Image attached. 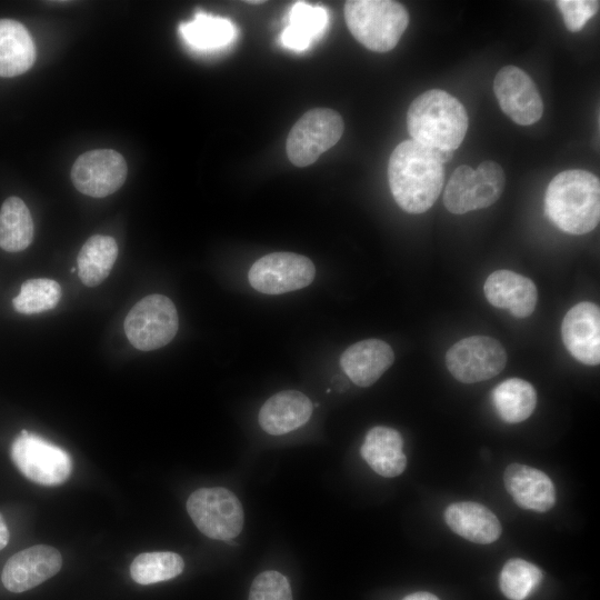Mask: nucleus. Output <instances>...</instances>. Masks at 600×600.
<instances>
[{"mask_svg":"<svg viewBox=\"0 0 600 600\" xmlns=\"http://www.w3.org/2000/svg\"><path fill=\"white\" fill-rule=\"evenodd\" d=\"M444 169L437 149L414 140L398 144L389 158L388 179L398 206L409 213L429 210L443 187Z\"/></svg>","mask_w":600,"mask_h":600,"instance_id":"nucleus-1","label":"nucleus"},{"mask_svg":"<svg viewBox=\"0 0 600 600\" xmlns=\"http://www.w3.org/2000/svg\"><path fill=\"white\" fill-rule=\"evenodd\" d=\"M544 213L560 230L571 234L592 231L600 219V182L586 170H567L549 183Z\"/></svg>","mask_w":600,"mask_h":600,"instance_id":"nucleus-2","label":"nucleus"},{"mask_svg":"<svg viewBox=\"0 0 600 600\" xmlns=\"http://www.w3.org/2000/svg\"><path fill=\"white\" fill-rule=\"evenodd\" d=\"M468 124L462 103L439 89L418 96L407 113V127L412 140L431 149L454 151L462 143Z\"/></svg>","mask_w":600,"mask_h":600,"instance_id":"nucleus-3","label":"nucleus"},{"mask_svg":"<svg viewBox=\"0 0 600 600\" xmlns=\"http://www.w3.org/2000/svg\"><path fill=\"white\" fill-rule=\"evenodd\" d=\"M344 19L356 40L376 52L392 50L409 24L406 8L391 0H349Z\"/></svg>","mask_w":600,"mask_h":600,"instance_id":"nucleus-4","label":"nucleus"},{"mask_svg":"<svg viewBox=\"0 0 600 600\" xmlns=\"http://www.w3.org/2000/svg\"><path fill=\"white\" fill-rule=\"evenodd\" d=\"M187 511L200 532L214 540L229 541L243 528L241 502L222 487L193 491L187 500Z\"/></svg>","mask_w":600,"mask_h":600,"instance_id":"nucleus-5","label":"nucleus"},{"mask_svg":"<svg viewBox=\"0 0 600 600\" xmlns=\"http://www.w3.org/2000/svg\"><path fill=\"white\" fill-rule=\"evenodd\" d=\"M178 327L176 306L162 294L142 298L124 319L128 340L141 351H151L168 344L174 338Z\"/></svg>","mask_w":600,"mask_h":600,"instance_id":"nucleus-6","label":"nucleus"},{"mask_svg":"<svg viewBox=\"0 0 600 600\" xmlns=\"http://www.w3.org/2000/svg\"><path fill=\"white\" fill-rule=\"evenodd\" d=\"M10 454L18 470L41 486L61 484L72 471V460L67 451L27 430L13 440Z\"/></svg>","mask_w":600,"mask_h":600,"instance_id":"nucleus-7","label":"nucleus"},{"mask_svg":"<svg viewBox=\"0 0 600 600\" xmlns=\"http://www.w3.org/2000/svg\"><path fill=\"white\" fill-rule=\"evenodd\" d=\"M343 129L341 116L332 109L307 111L288 134L286 150L289 160L300 168L312 164L339 141Z\"/></svg>","mask_w":600,"mask_h":600,"instance_id":"nucleus-8","label":"nucleus"},{"mask_svg":"<svg viewBox=\"0 0 600 600\" xmlns=\"http://www.w3.org/2000/svg\"><path fill=\"white\" fill-rule=\"evenodd\" d=\"M507 363L502 344L488 336H471L456 342L446 353V364L458 381L474 383L499 374Z\"/></svg>","mask_w":600,"mask_h":600,"instance_id":"nucleus-9","label":"nucleus"},{"mask_svg":"<svg viewBox=\"0 0 600 600\" xmlns=\"http://www.w3.org/2000/svg\"><path fill=\"white\" fill-rule=\"evenodd\" d=\"M316 276L312 261L293 252H273L258 259L248 272L253 289L264 294H282L309 286Z\"/></svg>","mask_w":600,"mask_h":600,"instance_id":"nucleus-10","label":"nucleus"},{"mask_svg":"<svg viewBox=\"0 0 600 600\" xmlns=\"http://www.w3.org/2000/svg\"><path fill=\"white\" fill-rule=\"evenodd\" d=\"M127 173V162L119 152L94 149L78 157L71 169V180L81 193L103 198L123 184Z\"/></svg>","mask_w":600,"mask_h":600,"instance_id":"nucleus-11","label":"nucleus"},{"mask_svg":"<svg viewBox=\"0 0 600 600\" xmlns=\"http://www.w3.org/2000/svg\"><path fill=\"white\" fill-rule=\"evenodd\" d=\"M493 90L501 110L516 123L529 126L543 113V103L532 79L520 68L503 67L496 76Z\"/></svg>","mask_w":600,"mask_h":600,"instance_id":"nucleus-12","label":"nucleus"},{"mask_svg":"<svg viewBox=\"0 0 600 600\" xmlns=\"http://www.w3.org/2000/svg\"><path fill=\"white\" fill-rule=\"evenodd\" d=\"M61 566L62 557L56 548L38 544L13 554L2 569L1 580L9 591L24 592L53 577Z\"/></svg>","mask_w":600,"mask_h":600,"instance_id":"nucleus-13","label":"nucleus"},{"mask_svg":"<svg viewBox=\"0 0 600 600\" xmlns=\"http://www.w3.org/2000/svg\"><path fill=\"white\" fill-rule=\"evenodd\" d=\"M562 341L578 361L596 366L600 362V310L592 302H580L564 316Z\"/></svg>","mask_w":600,"mask_h":600,"instance_id":"nucleus-14","label":"nucleus"},{"mask_svg":"<svg viewBox=\"0 0 600 600\" xmlns=\"http://www.w3.org/2000/svg\"><path fill=\"white\" fill-rule=\"evenodd\" d=\"M483 291L489 303L508 309L517 318L529 317L538 299L533 281L510 270L492 272L484 282Z\"/></svg>","mask_w":600,"mask_h":600,"instance_id":"nucleus-15","label":"nucleus"},{"mask_svg":"<svg viewBox=\"0 0 600 600\" xmlns=\"http://www.w3.org/2000/svg\"><path fill=\"white\" fill-rule=\"evenodd\" d=\"M506 490L522 509L546 512L556 502L552 480L541 470L521 464H509L503 474Z\"/></svg>","mask_w":600,"mask_h":600,"instance_id":"nucleus-16","label":"nucleus"},{"mask_svg":"<svg viewBox=\"0 0 600 600\" xmlns=\"http://www.w3.org/2000/svg\"><path fill=\"white\" fill-rule=\"evenodd\" d=\"M393 360V350L387 342L367 339L348 347L340 357V366L354 384L366 388L380 379Z\"/></svg>","mask_w":600,"mask_h":600,"instance_id":"nucleus-17","label":"nucleus"},{"mask_svg":"<svg viewBox=\"0 0 600 600\" xmlns=\"http://www.w3.org/2000/svg\"><path fill=\"white\" fill-rule=\"evenodd\" d=\"M311 413L312 403L306 394L297 390H283L263 403L258 421L267 433L281 436L302 427Z\"/></svg>","mask_w":600,"mask_h":600,"instance_id":"nucleus-18","label":"nucleus"},{"mask_svg":"<svg viewBox=\"0 0 600 600\" xmlns=\"http://www.w3.org/2000/svg\"><path fill=\"white\" fill-rule=\"evenodd\" d=\"M402 447V437L396 429L377 426L367 432L360 453L376 473L393 478L401 474L407 466Z\"/></svg>","mask_w":600,"mask_h":600,"instance_id":"nucleus-19","label":"nucleus"},{"mask_svg":"<svg viewBox=\"0 0 600 600\" xmlns=\"http://www.w3.org/2000/svg\"><path fill=\"white\" fill-rule=\"evenodd\" d=\"M444 520L454 533L474 543H492L501 534V524L496 514L477 502L451 503L444 511Z\"/></svg>","mask_w":600,"mask_h":600,"instance_id":"nucleus-20","label":"nucleus"},{"mask_svg":"<svg viewBox=\"0 0 600 600\" xmlns=\"http://www.w3.org/2000/svg\"><path fill=\"white\" fill-rule=\"evenodd\" d=\"M328 24L329 13L324 7L297 1L290 8L280 42L286 49L302 52L324 34Z\"/></svg>","mask_w":600,"mask_h":600,"instance_id":"nucleus-21","label":"nucleus"},{"mask_svg":"<svg viewBox=\"0 0 600 600\" xmlns=\"http://www.w3.org/2000/svg\"><path fill=\"white\" fill-rule=\"evenodd\" d=\"M36 60V47L27 28L14 20H0V77L28 71Z\"/></svg>","mask_w":600,"mask_h":600,"instance_id":"nucleus-22","label":"nucleus"},{"mask_svg":"<svg viewBox=\"0 0 600 600\" xmlns=\"http://www.w3.org/2000/svg\"><path fill=\"white\" fill-rule=\"evenodd\" d=\"M179 32L187 44L201 51L224 48L237 37V28L229 19L203 11L197 12L191 21L180 23Z\"/></svg>","mask_w":600,"mask_h":600,"instance_id":"nucleus-23","label":"nucleus"},{"mask_svg":"<svg viewBox=\"0 0 600 600\" xmlns=\"http://www.w3.org/2000/svg\"><path fill=\"white\" fill-rule=\"evenodd\" d=\"M117 241L110 236L94 234L81 247L77 257L78 276L87 287L100 284L111 272L118 258Z\"/></svg>","mask_w":600,"mask_h":600,"instance_id":"nucleus-24","label":"nucleus"},{"mask_svg":"<svg viewBox=\"0 0 600 600\" xmlns=\"http://www.w3.org/2000/svg\"><path fill=\"white\" fill-rule=\"evenodd\" d=\"M492 402L497 413L504 422L519 423L528 419L534 411L537 393L528 381L510 378L493 389Z\"/></svg>","mask_w":600,"mask_h":600,"instance_id":"nucleus-25","label":"nucleus"},{"mask_svg":"<svg viewBox=\"0 0 600 600\" xmlns=\"http://www.w3.org/2000/svg\"><path fill=\"white\" fill-rule=\"evenodd\" d=\"M33 239V221L27 204L18 197H10L0 209V248L19 252Z\"/></svg>","mask_w":600,"mask_h":600,"instance_id":"nucleus-26","label":"nucleus"},{"mask_svg":"<svg viewBox=\"0 0 600 600\" xmlns=\"http://www.w3.org/2000/svg\"><path fill=\"white\" fill-rule=\"evenodd\" d=\"M184 569L183 559L176 552L153 551L137 556L131 566V578L147 586L178 577Z\"/></svg>","mask_w":600,"mask_h":600,"instance_id":"nucleus-27","label":"nucleus"},{"mask_svg":"<svg viewBox=\"0 0 600 600\" xmlns=\"http://www.w3.org/2000/svg\"><path fill=\"white\" fill-rule=\"evenodd\" d=\"M541 570L523 559H511L501 569L499 584L510 600L527 599L542 581Z\"/></svg>","mask_w":600,"mask_h":600,"instance_id":"nucleus-28","label":"nucleus"},{"mask_svg":"<svg viewBox=\"0 0 600 600\" xmlns=\"http://www.w3.org/2000/svg\"><path fill=\"white\" fill-rule=\"evenodd\" d=\"M60 298L61 287L57 281L47 278L30 279L21 284L12 304L19 313L34 314L52 310Z\"/></svg>","mask_w":600,"mask_h":600,"instance_id":"nucleus-29","label":"nucleus"},{"mask_svg":"<svg viewBox=\"0 0 600 600\" xmlns=\"http://www.w3.org/2000/svg\"><path fill=\"white\" fill-rule=\"evenodd\" d=\"M474 170L466 164L458 167L444 188V207L454 214L474 210Z\"/></svg>","mask_w":600,"mask_h":600,"instance_id":"nucleus-30","label":"nucleus"},{"mask_svg":"<svg viewBox=\"0 0 600 600\" xmlns=\"http://www.w3.org/2000/svg\"><path fill=\"white\" fill-rule=\"evenodd\" d=\"M474 209H483L493 204L503 192L506 176L503 169L494 161H483L474 170Z\"/></svg>","mask_w":600,"mask_h":600,"instance_id":"nucleus-31","label":"nucleus"},{"mask_svg":"<svg viewBox=\"0 0 600 600\" xmlns=\"http://www.w3.org/2000/svg\"><path fill=\"white\" fill-rule=\"evenodd\" d=\"M248 600H292L290 583L278 571H263L253 579Z\"/></svg>","mask_w":600,"mask_h":600,"instance_id":"nucleus-32","label":"nucleus"},{"mask_svg":"<svg viewBox=\"0 0 600 600\" xmlns=\"http://www.w3.org/2000/svg\"><path fill=\"white\" fill-rule=\"evenodd\" d=\"M571 32L581 30L590 18L599 10V1L594 0H559L556 2Z\"/></svg>","mask_w":600,"mask_h":600,"instance_id":"nucleus-33","label":"nucleus"},{"mask_svg":"<svg viewBox=\"0 0 600 600\" xmlns=\"http://www.w3.org/2000/svg\"><path fill=\"white\" fill-rule=\"evenodd\" d=\"M9 541V530L7 528L6 521L0 513V550L3 549Z\"/></svg>","mask_w":600,"mask_h":600,"instance_id":"nucleus-34","label":"nucleus"},{"mask_svg":"<svg viewBox=\"0 0 600 600\" xmlns=\"http://www.w3.org/2000/svg\"><path fill=\"white\" fill-rule=\"evenodd\" d=\"M402 600H439V599L432 593L420 591V592L408 594Z\"/></svg>","mask_w":600,"mask_h":600,"instance_id":"nucleus-35","label":"nucleus"},{"mask_svg":"<svg viewBox=\"0 0 600 600\" xmlns=\"http://www.w3.org/2000/svg\"><path fill=\"white\" fill-rule=\"evenodd\" d=\"M70 271H71V272H74V271H76V267H72Z\"/></svg>","mask_w":600,"mask_h":600,"instance_id":"nucleus-36","label":"nucleus"}]
</instances>
